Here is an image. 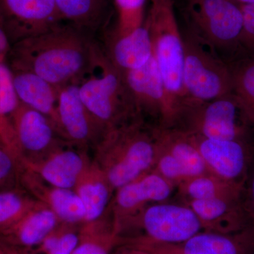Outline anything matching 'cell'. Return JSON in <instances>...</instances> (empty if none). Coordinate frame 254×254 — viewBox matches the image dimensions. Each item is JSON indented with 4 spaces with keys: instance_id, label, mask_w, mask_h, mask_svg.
I'll return each mask as SVG.
<instances>
[{
    "instance_id": "32",
    "label": "cell",
    "mask_w": 254,
    "mask_h": 254,
    "mask_svg": "<svg viewBox=\"0 0 254 254\" xmlns=\"http://www.w3.org/2000/svg\"><path fill=\"white\" fill-rule=\"evenodd\" d=\"M241 7L243 16L241 48L248 53L249 57H254V2Z\"/></svg>"
},
{
    "instance_id": "28",
    "label": "cell",
    "mask_w": 254,
    "mask_h": 254,
    "mask_svg": "<svg viewBox=\"0 0 254 254\" xmlns=\"http://www.w3.org/2000/svg\"><path fill=\"white\" fill-rule=\"evenodd\" d=\"M17 187L0 190V235L28 213L39 200Z\"/></svg>"
},
{
    "instance_id": "30",
    "label": "cell",
    "mask_w": 254,
    "mask_h": 254,
    "mask_svg": "<svg viewBox=\"0 0 254 254\" xmlns=\"http://www.w3.org/2000/svg\"><path fill=\"white\" fill-rule=\"evenodd\" d=\"M118 10V25L114 36H123L144 23L146 0H114Z\"/></svg>"
},
{
    "instance_id": "2",
    "label": "cell",
    "mask_w": 254,
    "mask_h": 254,
    "mask_svg": "<svg viewBox=\"0 0 254 254\" xmlns=\"http://www.w3.org/2000/svg\"><path fill=\"white\" fill-rule=\"evenodd\" d=\"M95 163L114 190L148 173L154 167L157 145L153 128L134 118L105 132L96 145Z\"/></svg>"
},
{
    "instance_id": "9",
    "label": "cell",
    "mask_w": 254,
    "mask_h": 254,
    "mask_svg": "<svg viewBox=\"0 0 254 254\" xmlns=\"http://www.w3.org/2000/svg\"><path fill=\"white\" fill-rule=\"evenodd\" d=\"M11 150L18 158L35 161L60 145L59 133L49 118L20 103L9 120Z\"/></svg>"
},
{
    "instance_id": "27",
    "label": "cell",
    "mask_w": 254,
    "mask_h": 254,
    "mask_svg": "<svg viewBox=\"0 0 254 254\" xmlns=\"http://www.w3.org/2000/svg\"><path fill=\"white\" fill-rule=\"evenodd\" d=\"M15 89L13 73L7 63H0V142L11 148V134L9 120L19 106Z\"/></svg>"
},
{
    "instance_id": "23",
    "label": "cell",
    "mask_w": 254,
    "mask_h": 254,
    "mask_svg": "<svg viewBox=\"0 0 254 254\" xmlns=\"http://www.w3.org/2000/svg\"><path fill=\"white\" fill-rule=\"evenodd\" d=\"M153 132L158 145L181 164L190 178L210 173L190 134L173 127H155Z\"/></svg>"
},
{
    "instance_id": "40",
    "label": "cell",
    "mask_w": 254,
    "mask_h": 254,
    "mask_svg": "<svg viewBox=\"0 0 254 254\" xmlns=\"http://www.w3.org/2000/svg\"><path fill=\"white\" fill-rule=\"evenodd\" d=\"M0 143H1V142H0ZM1 144H2V143H1Z\"/></svg>"
},
{
    "instance_id": "16",
    "label": "cell",
    "mask_w": 254,
    "mask_h": 254,
    "mask_svg": "<svg viewBox=\"0 0 254 254\" xmlns=\"http://www.w3.org/2000/svg\"><path fill=\"white\" fill-rule=\"evenodd\" d=\"M174 187L151 170L118 189L112 204L115 223L136 215L147 205L165 202L173 193Z\"/></svg>"
},
{
    "instance_id": "19",
    "label": "cell",
    "mask_w": 254,
    "mask_h": 254,
    "mask_svg": "<svg viewBox=\"0 0 254 254\" xmlns=\"http://www.w3.org/2000/svg\"><path fill=\"white\" fill-rule=\"evenodd\" d=\"M60 223L54 212L38 202L19 221L0 235L5 245L28 250L36 248Z\"/></svg>"
},
{
    "instance_id": "20",
    "label": "cell",
    "mask_w": 254,
    "mask_h": 254,
    "mask_svg": "<svg viewBox=\"0 0 254 254\" xmlns=\"http://www.w3.org/2000/svg\"><path fill=\"white\" fill-rule=\"evenodd\" d=\"M105 54L119 71L125 73L146 64L153 57V44L145 21L123 36H113Z\"/></svg>"
},
{
    "instance_id": "33",
    "label": "cell",
    "mask_w": 254,
    "mask_h": 254,
    "mask_svg": "<svg viewBox=\"0 0 254 254\" xmlns=\"http://www.w3.org/2000/svg\"><path fill=\"white\" fill-rule=\"evenodd\" d=\"M80 240V231L73 230L71 225H65L58 244L50 254H72Z\"/></svg>"
},
{
    "instance_id": "35",
    "label": "cell",
    "mask_w": 254,
    "mask_h": 254,
    "mask_svg": "<svg viewBox=\"0 0 254 254\" xmlns=\"http://www.w3.org/2000/svg\"><path fill=\"white\" fill-rule=\"evenodd\" d=\"M11 46H12L7 35L0 26V63L6 61Z\"/></svg>"
},
{
    "instance_id": "7",
    "label": "cell",
    "mask_w": 254,
    "mask_h": 254,
    "mask_svg": "<svg viewBox=\"0 0 254 254\" xmlns=\"http://www.w3.org/2000/svg\"><path fill=\"white\" fill-rule=\"evenodd\" d=\"M187 28L227 61L241 48L242 7L232 0H186Z\"/></svg>"
},
{
    "instance_id": "31",
    "label": "cell",
    "mask_w": 254,
    "mask_h": 254,
    "mask_svg": "<svg viewBox=\"0 0 254 254\" xmlns=\"http://www.w3.org/2000/svg\"><path fill=\"white\" fill-rule=\"evenodd\" d=\"M20 164L16 155L0 143V190L19 183Z\"/></svg>"
},
{
    "instance_id": "5",
    "label": "cell",
    "mask_w": 254,
    "mask_h": 254,
    "mask_svg": "<svg viewBox=\"0 0 254 254\" xmlns=\"http://www.w3.org/2000/svg\"><path fill=\"white\" fill-rule=\"evenodd\" d=\"M145 23L151 38L153 58L161 75L175 119L179 105L185 99V93L183 38L175 14L173 0H152Z\"/></svg>"
},
{
    "instance_id": "21",
    "label": "cell",
    "mask_w": 254,
    "mask_h": 254,
    "mask_svg": "<svg viewBox=\"0 0 254 254\" xmlns=\"http://www.w3.org/2000/svg\"><path fill=\"white\" fill-rule=\"evenodd\" d=\"M11 71L20 102L48 117L58 132L57 110L59 89L35 73L18 70Z\"/></svg>"
},
{
    "instance_id": "3",
    "label": "cell",
    "mask_w": 254,
    "mask_h": 254,
    "mask_svg": "<svg viewBox=\"0 0 254 254\" xmlns=\"http://www.w3.org/2000/svg\"><path fill=\"white\" fill-rule=\"evenodd\" d=\"M170 127L212 139L254 141V120L235 93L208 101L185 98Z\"/></svg>"
},
{
    "instance_id": "24",
    "label": "cell",
    "mask_w": 254,
    "mask_h": 254,
    "mask_svg": "<svg viewBox=\"0 0 254 254\" xmlns=\"http://www.w3.org/2000/svg\"><path fill=\"white\" fill-rule=\"evenodd\" d=\"M64 22L94 38L108 23L109 0H55Z\"/></svg>"
},
{
    "instance_id": "14",
    "label": "cell",
    "mask_w": 254,
    "mask_h": 254,
    "mask_svg": "<svg viewBox=\"0 0 254 254\" xmlns=\"http://www.w3.org/2000/svg\"><path fill=\"white\" fill-rule=\"evenodd\" d=\"M57 113L58 133L72 144L95 145L105 133L82 102L78 84L60 88Z\"/></svg>"
},
{
    "instance_id": "22",
    "label": "cell",
    "mask_w": 254,
    "mask_h": 254,
    "mask_svg": "<svg viewBox=\"0 0 254 254\" xmlns=\"http://www.w3.org/2000/svg\"><path fill=\"white\" fill-rule=\"evenodd\" d=\"M73 190L84 207V225L101 220L109 206L114 190L96 163L91 164Z\"/></svg>"
},
{
    "instance_id": "34",
    "label": "cell",
    "mask_w": 254,
    "mask_h": 254,
    "mask_svg": "<svg viewBox=\"0 0 254 254\" xmlns=\"http://www.w3.org/2000/svg\"><path fill=\"white\" fill-rule=\"evenodd\" d=\"M247 180V188L244 187L242 201L248 219L249 226L254 231V169Z\"/></svg>"
},
{
    "instance_id": "11",
    "label": "cell",
    "mask_w": 254,
    "mask_h": 254,
    "mask_svg": "<svg viewBox=\"0 0 254 254\" xmlns=\"http://www.w3.org/2000/svg\"><path fill=\"white\" fill-rule=\"evenodd\" d=\"M138 116L151 117L158 127H170L174 114L154 58L137 69L122 73Z\"/></svg>"
},
{
    "instance_id": "26",
    "label": "cell",
    "mask_w": 254,
    "mask_h": 254,
    "mask_svg": "<svg viewBox=\"0 0 254 254\" xmlns=\"http://www.w3.org/2000/svg\"><path fill=\"white\" fill-rule=\"evenodd\" d=\"M102 220L85 224L80 231V240L72 254H112L120 242L114 219L111 223Z\"/></svg>"
},
{
    "instance_id": "8",
    "label": "cell",
    "mask_w": 254,
    "mask_h": 254,
    "mask_svg": "<svg viewBox=\"0 0 254 254\" xmlns=\"http://www.w3.org/2000/svg\"><path fill=\"white\" fill-rule=\"evenodd\" d=\"M115 225L118 233L130 227L141 230L139 236L127 240L162 244L181 243L203 230L190 206L165 202L147 205L136 215Z\"/></svg>"
},
{
    "instance_id": "10",
    "label": "cell",
    "mask_w": 254,
    "mask_h": 254,
    "mask_svg": "<svg viewBox=\"0 0 254 254\" xmlns=\"http://www.w3.org/2000/svg\"><path fill=\"white\" fill-rule=\"evenodd\" d=\"M63 22L55 0H0V26L11 46Z\"/></svg>"
},
{
    "instance_id": "6",
    "label": "cell",
    "mask_w": 254,
    "mask_h": 254,
    "mask_svg": "<svg viewBox=\"0 0 254 254\" xmlns=\"http://www.w3.org/2000/svg\"><path fill=\"white\" fill-rule=\"evenodd\" d=\"M182 33L185 98L208 101L233 93L229 63L187 27Z\"/></svg>"
},
{
    "instance_id": "15",
    "label": "cell",
    "mask_w": 254,
    "mask_h": 254,
    "mask_svg": "<svg viewBox=\"0 0 254 254\" xmlns=\"http://www.w3.org/2000/svg\"><path fill=\"white\" fill-rule=\"evenodd\" d=\"M20 165L53 187L73 189L91 165L83 152L59 145L44 158L29 161L17 157Z\"/></svg>"
},
{
    "instance_id": "29",
    "label": "cell",
    "mask_w": 254,
    "mask_h": 254,
    "mask_svg": "<svg viewBox=\"0 0 254 254\" xmlns=\"http://www.w3.org/2000/svg\"><path fill=\"white\" fill-rule=\"evenodd\" d=\"M232 92L240 98L254 120V57L230 62Z\"/></svg>"
},
{
    "instance_id": "4",
    "label": "cell",
    "mask_w": 254,
    "mask_h": 254,
    "mask_svg": "<svg viewBox=\"0 0 254 254\" xmlns=\"http://www.w3.org/2000/svg\"><path fill=\"white\" fill-rule=\"evenodd\" d=\"M80 98L105 132L139 118L123 76L100 49L91 72L78 84Z\"/></svg>"
},
{
    "instance_id": "37",
    "label": "cell",
    "mask_w": 254,
    "mask_h": 254,
    "mask_svg": "<svg viewBox=\"0 0 254 254\" xmlns=\"http://www.w3.org/2000/svg\"><path fill=\"white\" fill-rule=\"evenodd\" d=\"M114 254H141L140 252H137L136 250L130 248V247L125 246L123 248L120 249L116 253Z\"/></svg>"
},
{
    "instance_id": "36",
    "label": "cell",
    "mask_w": 254,
    "mask_h": 254,
    "mask_svg": "<svg viewBox=\"0 0 254 254\" xmlns=\"http://www.w3.org/2000/svg\"><path fill=\"white\" fill-rule=\"evenodd\" d=\"M4 249L3 254H33V253H28L27 250H22V249L16 248V247L6 245H5V244H4Z\"/></svg>"
},
{
    "instance_id": "18",
    "label": "cell",
    "mask_w": 254,
    "mask_h": 254,
    "mask_svg": "<svg viewBox=\"0 0 254 254\" xmlns=\"http://www.w3.org/2000/svg\"><path fill=\"white\" fill-rule=\"evenodd\" d=\"M186 202L198 217L202 228L205 232L234 235L250 228L242 197Z\"/></svg>"
},
{
    "instance_id": "39",
    "label": "cell",
    "mask_w": 254,
    "mask_h": 254,
    "mask_svg": "<svg viewBox=\"0 0 254 254\" xmlns=\"http://www.w3.org/2000/svg\"><path fill=\"white\" fill-rule=\"evenodd\" d=\"M4 245L0 241V254H3L4 252Z\"/></svg>"
},
{
    "instance_id": "1",
    "label": "cell",
    "mask_w": 254,
    "mask_h": 254,
    "mask_svg": "<svg viewBox=\"0 0 254 254\" xmlns=\"http://www.w3.org/2000/svg\"><path fill=\"white\" fill-rule=\"evenodd\" d=\"M100 49L93 37L63 22L14 43L6 63L11 70L35 73L60 89L86 77Z\"/></svg>"
},
{
    "instance_id": "38",
    "label": "cell",
    "mask_w": 254,
    "mask_h": 254,
    "mask_svg": "<svg viewBox=\"0 0 254 254\" xmlns=\"http://www.w3.org/2000/svg\"><path fill=\"white\" fill-rule=\"evenodd\" d=\"M232 1H235V3L240 5V6L254 2V0H232Z\"/></svg>"
},
{
    "instance_id": "12",
    "label": "cell",
    "mask_w": 254,
    "mask_h": 254,
    "mask_svg": "<svg viewBox=\"0 0 254 254\" xmlns=\"http://www.w3.org/2000/svg\"><path fill=\"white\" fill-rule=\"evenodd\" d=\"M124 244L141 254H247V247L254 244V232L250 228L234 235L204 231L179 244L136 240Z\"/></svg>"
},
{
    "instance_id": "13",
    "label": "cell",
    "mask_w": 254,
    "mask_h": 254,
    "mask_svg": "<svg viewBox=\"0 0 254 254\" xmlns=\"http://www.w3.org/2000/svg\"><path fill=\"white\" fill-rule=\"evenodd\" d=\"M190 135L210 173L245 187L254 141L212 139Z\"/></svg>"
},
{
    "instance_id": "25",
    "label": "cell",
    "mask_w": 254,
    "mask_h": 254,
    "mask_svg": "<svg viewBox=\"0 0 254 254\" xmlns=\"http://www.w3.org/2000/svg\"><path fill=\"white\" fill-rule=\"evenodd\" d=\"M177 187L187 200L241 198L244 190L243 186L222 180L210 173L190 177Z\"/></svg>"
},
{
    "instance_id": "17",
    "label": "cell",
    "mask_w": 254,
    "mask_h": 254,
    "mask_svg": "<svg viewBox=\"0 0 254 254\" xmlns=\"http://www.w3.org/2000/svg\"><path fill=\"white\" fill-rule=\"evenodd\" d=\"M19 183L34 198L54 212L63 225L85 223V210L79 196L72 189L53 187L20 165Z\"/></svg>"
}]
</instances>
